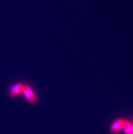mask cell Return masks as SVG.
<instances>
[{
  "instance_id": "obj_1",
  "label": "cell",
  "mask_w": 133,
  "mask_h": 134,
  "mask_svg": "<svg viewBox=\"0 0 133 134\" xmlns=\"http://www.w3.org/2000/svg\"><path fill=\"white\" fill-rule=\"evenodd\" d=\"M22 93H24L25 98L27 99V102H29V104H34L36 102V97L33 91L32 88H31L30 86L29 85H25L24 86L23 91Z\"/></svg>"
},
{
  "instance_id": "obj_2",
  "label": "cell",
  "mask_w": 133,
  "mask_h": 134,
  "mask_svg": "<svg viewBox=\"0 0 133 134\" xmlns=\"http://www.w3.org/2000/svg\"><path fill=\"white\" fill-rule=\"evenodd\" d=\"M125 125V121L122 119H117L116 121H114L112 125L110 128V131L112 134H117L121 131L122 129H124Z\"/></svg>"
},
{
  "instance_id": "obj_3",
  "label": "cell",
  "mask_w": 133,
  "mask_h": 134,
  "mask_svg": "<svg viewBox=\"0 0 133 134\" xmlns=\"http://www.w3.org/2000/svg\"><path fill=\"white\" fill-rule=\"evenodd\" d=\"M24 86L25 85L21 83L16 84L14 86H12V88H10V91H9V95L12 98H15L17 96H19L23 91Z\"/></svg>"
},
{
  "instance_id": "obj_4",
  "label": "cell",
  "mask_w": 133,
  "mask_h": 134,
  "mask_svg": "<svg viewBox=\"0 0 133 134\" xmlns=\"http://www.w3.org/2000/svg\"><path fill=\"white\" fill-rule=\"evenodd\" d=\"M125 134H133L132 132V125L129 121L126 120L125 121V125L124 127Z\"/></svg>"
},
{
  "instance_id": "obj_5",
  "label": "cell",
  "mask_w": 133,
  "mask_h": 134,
  "mask_svg": "<svg viewBox=\"0 0 133 134\" xmlns=\"http://www.w3.org/2000/svg\"><path fill=\"white\" fill-rule=\"evenodd\" d=\"M132 132H133V125H132Z\"/></svg>"
}]
</instances>
